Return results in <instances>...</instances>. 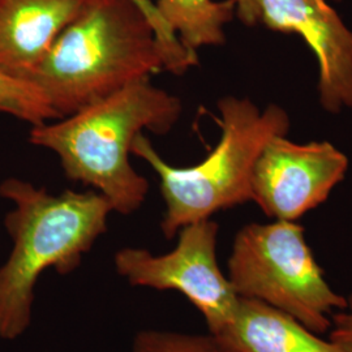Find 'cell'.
<instances>
[{
  "label": "cell",
  "instance_id": "obj_5",
  "mask_svg": "<svg viewBox=\"0 0 352 352\" xmlns=\"http://www.w3.org/2000/svg\"><path fill=\"white\" fill-rule=\"evenodd\" d=\"M227 278L239 298L266 302L317 336L329 331L331 316L347 307V299L329 286L302 227L291 221L243 227Z\"/></svg>",
  "mask_w": 352,
  "mask_h": 352
},
{
  "label": "cell",
  "instance_id": "obj_13",
  "mask_svg": "<svg viewBox=\"0 0 352 352\" xmlns=\"http://www.w3.org/2000/svg\"><path fill=\"white\" fill-rule=\"evenodd\" d=\"M133 352H240L213 334L190 336L144 330L135 338Z\"/></svg>",
  "mask_w": 352,
  "mask_h": 352
},
{
  "label": "cell",
  "instance_id": "obj_1",
  "mask_svg": "<svg viewBox=\"0 0 352 352\" xmlns=\"http://www.w3.org/2000/svg\"><path fill=\"white\" fill-rule=\"evenodd\" d=\"M197 62L149 0H90L25 81L64 118L162 71L182 75Z\"/></svg>",
  "mask_w": 352,
  "mask_h": 352
},
{
  "label": "cell",
  "instance_id": "obj_3",
  "mask_svg": "<svg viewBox=\"0 0 352 352\" xmlns=\"http://www.w3.org/2000/svg\"><path fill=\"white\" fill-rule=\"evenodd\" d=\"M0 196L13 204L4 218L12 251L0 267V340H14L30 327L41 274L76 270L106 232L113 208L97 190L52 195L17 177L0 184Z\"/></svg>",
  "mask_w": 352,
  "mask_h": 352
},
{
  "label": "cell",
  "instance_id": "obj_4",
  "mask_svg": "<svg viewBox=\"0 0 352 352\" xmlns=\"http://www.w3.org/2000/svg\"><path fill=\"white\" fill-rule=\"evenodd\" d=\"M218 109L222 138L201 164L183 168L167 164L144 133L132 142L131 154L160 177L166 202L161 228L167 239L219 210L252 201V174L258 155L270 140L289 132L287 113L274 104L261 113L250 100L226 97Z\"/></svg>",
  "mask_w": 352,
  "mask_h": 352
},
{
  "label": "cell",
  "instance_id": "obj_10",
  "mask_svg": "<svg viewBox=\"0 0 352 352\" xmlns=\"http://www.w3.org/2000/svg\"><path fill=\"white\" fill-rule=\"evenodd\" d=\"M218 338L240 352H344L294 317L247 298H239L236 314Z\"/></svg>",
  "mask_w": 352,
  "mask_h": 352
},
{
  "label": "cell",
  "instance_id": "obj_8",
  "mask_svg": "<svg viewBox=\"0 0 352 352\" xmlns=\"http://www.w3.org/2000/svg\"><path fill=\"white\" fill-rule=\"evenodd\" d=\"M258 23L300 34L320 65V101L337 113L352 107V32L327 0H254Z\"/></svg>",
  "mask_w": 352,
  "mask_h": 352
},
{
  "label": "cell",
  "instance_id": "obj_7",
  "mask_svg": "<svg viewBox=\"0 0 352 352\" xmlns=\"http://www.w3.org/2000/svg\"><path fill=\"white\" fill-rule=\"evenodd\" d=\"M347 167V157L330 142L300 145L276 136L254 164L252 201L269 217L294 222L327 200Z\"/></svg>",
  "mask_w": 352,
  "mask_h": 352
},
{
  "label": "cell",
  "instance_id": "obj_2",
  "mask_svg": "<svg viewBox=\"0 0 352 352\" xmlns=\"http://www.w3.org/2000/svg\"><path fill=\"white\" fill-rule=\"evenodd\" d=\"M182 110L177 97L148 78L54 123L32 126L29 141L54 151L68 179L93 187L113 212L128 215L149 190V182L129 162L133 140L144 131L170 132Z\"/></svg>",
  "mask_w": 352,
  "mask_h": 352
},
{
  "label": "cell",
  "instance_id": "obj_14",
  "mask_svg": "<svg viewBox=\"0 0 352 352\" xmlns=\"http://www.w3.org/2000/svg\"><path fill=\"white\" fill-rule=\"evenodd\" d=\"M330 340L337 343L344 352H352V296L347 307L331 316Z\"/></svg>",
  "mask_w": 352,
  "mask_h": 352
},
{
  "label": "cell",
  "instance_id": "obj_6",
  "mask_svg": "<svg viewBox=\"0 0 352 352\" xmlns=\"http://www.w3.org/2000/svg\"><path fill=\"white\" fill-rule=\"evenodd\" d=\"M175 250L153 254L124 248L115 254L116 272L132 286L183 294L219 337L236 314L239 296L217 261L218 225L205 219L183 227Z\"/></svg>",
  "mask_w": 352,
  "mask_h": 352
},
{
  "label": "cell",
  "instance_id": "obj_11",
  "mask_svg": "<svg viewBox=\"0 0 352 352\" xmlns=\"http://www.w3.org/2000/svg\"><path fill=\"white\" fill-rule=\"evenodd\" d=\"M164 25L197 54L204 46L225 43V25L236 14L245 25L258 23L254 0H157L154 4Z\"/></svg>",
  "mask_w": 352,
  "mask_h": 352
},
{
  "label": "cell",
  "instance_id": "obj_9",
  "mask_svg": "<svg viewBox=\"0 0 352 352\" xmlns=\"http://www.w3.org/2000/svg\"><path fill=\"white\" fill-rule=\"evenodd\" d=\"M90 0H0V71L25 80Z\"/></svg>",
  "mask_w": 352,
  "mask_h": 352
},
{
  "label": "cell",
  "instance_id": "obj_12",
  "mask_svg": "<svg viewBox=\"0 0 352 352\" xmlns=\"http://www.w3.org/2000/svg\"><path fill=\"white\" fill-rule=\"evenodd\" d=\"M0 113L28 122L32 126L60 119L33 84L3 71H0Z\"/></svg>",
  "mask_w": 352,
  "mask_h": 352
}]
</instances>
